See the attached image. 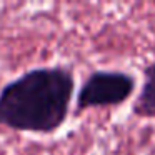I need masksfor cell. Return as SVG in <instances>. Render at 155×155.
Here are the masks:
<instances>
[{
  "instance_id": "6da1fadb",
  "label": "cell",
  "mask_w": 155,
  "mask_h": 155,
  "mask_svg": "<svg viewBox=\"0 0 155 155\" xmlns=\"http://www.w3.org/2000/svg\"><path fill=\"white\" fill-rule=\"evenodd\" d=\"M75 75L67 65H42L22 72L0 88V128L54 135L72 112Z\"/></svg>"
},
{
  "instance_id": "7a4b0ae2",
  "label": "cell",
  "mask_w": 155,
  "mask_h": 155,
  "mask_svg": "<svg viewBox=\"0 0 155 155\" xmlns=\"http://www.w3.org/2000/svg\"><path fill=\"white\" fill-rule=\"evenodd\" d=\"M137 90V77L125 70H92L80 84L75 95L74 115L88 110L118 108L127 104Z\"/></svg>"
},
{
  "instance_id": "3957f363",
  "label": "cell",
  "mask_w": 155,
  "mask_h": 155,
  "mask_svg": "<svg viewBox=\"0 0 155 155\" xmlns=\"http://www.w3.org/2000/svg\"><path fill=\"white\" fill-rule=\"evenodd\" d=\"M132 115L140 120L155 118V60L142 70V87L134 98Z\"/></svg>"
}]
</instances>
